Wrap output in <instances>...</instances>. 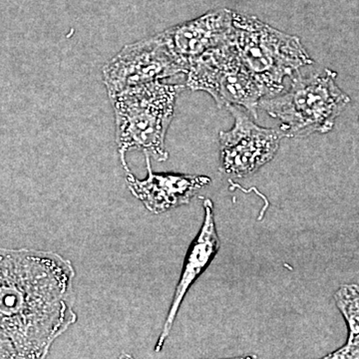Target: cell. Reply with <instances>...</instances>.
<instances>
[{
	"label": "cell",
	"mask_w": 359,
	"mask_h": 359,
	"mask_svg": "<svg viewBox=\"0 0 359 359\" xmlns=\"http://www.w3.org/2000/svg\"><path fill=\"white\" fill-rule=\"evenodd\" d=\"M202 201L205 212L204 221L197 237L193 241L187 252L183 269H182L178 285L175 290L169 313L167 314L162 332L155 346L156 353L162 351L165 342L171 334L177 314L189 290L210 266L221 247L216 221H215L214 204L212 200L208 198H202Z\"/></svg>",
	"instance_id": "obj_10"
},
{
	"label": "cell",
	"mask_w": 359,
	"mask_h": 359,
	"mask_svg": "<svg viewBox=\"0 0 359 359\" xmlns=\"http://www.w3.org/2000/svg\"><path fill=\"white\" fill-rule=\"evenodd\" d=\"M178 74H186L185 68L169 50L160 33L123 47L102 69L110 98Z\"/></svg>",
	"instance_id": "obj_6"
},
{
	"label": "cell",
	"mask_w": 359,
	"mask_h": 359,
	"mask_svg": "<svg viewBox=\"0 0 359 359\" xmlns=\"http://www.w3.org/2000/svg\"><path fill=\"white\" fill-rule=\"evenodd\" d=\"M337 76L327 68L306 74L299 70L290 77L287 91L262 99L259 107L280 120V130L285 137L328 133L351 103V97L335 81Z\"/></svg>",
	"instance_id": "obj_3"
},
{
	"label": "cell",
	"mask_w": 359,
	"mask_h": 359,
	"mask_svg": "<svg viewBox=\"0 0 359 359\" xmlns=\"http://www.w3.org/2000/svg\"><path fill=\"white\" fill-rule=\"evenodd\" d=\"M229 43L256 80L264 98L282 93L285 78L313 65L299 37L276 29L255 16L233 13Z\"/></svg>",
	"instance_id": "obj_4"
},
{
	"label": "cell",
	"mask_w": 359,
	"mask_h": 359,
	"mask_svg": "<svg viewBox=\"0 0 359 359\" xmlns=\"http://www.w3.org/2000/svg\"><path fill=\"white\" fill-rule=\"evenodd\" d=\"M233 11L218 9L175 25L160 35L175 58L185 68L208 50L226 43L233 27Z\"/></svg>",
	"instance_id": "obj_8"
},
{
	"label": "cell",
	"mask_w": 359,
	"mask_h": 359,
	"mask_svg": "<svg viewBox=\"0 0 359 359\" xmlns=\"http://www.w3.org/2000/svg\"><path fill=\"white\" fill-rule=\"evenodd\" d=\"M184 85L159 81L122 92L112 98L115 114L116 144L125 171L129 169L126 154L143 151L158 162L169 158L165 140L177 98Z\"/></svg>",
	"instance_id": "obj_2"
},
{
	"label": "cell",
	"mask_w": 359,
	"mask_h": 359,
	"mask_svg": "<svg viewBox=\"0 0 359 359\" xmlns=\"http://www.w3.org/2000/svg\"><path fill=\"white\" fill-rule=\"evenodd\" d=\"M186 86L210 94L219 108H244L254 119L264 98L256 80L228 41L195 59L186 72Z\"/></svg>",
	"instance_id": "obj_5"
},
{
	"label": "cell",
	"mask_w": 359,
	"mask_h": 359,
	"mask_svg": "<svg viewBox=\"0 0 359 359\" xmlns=\"http://www.w3.org/2000/svg\"><path fill=\"white\" fill-rule=\"evenodd\" d=\"M75 269L57 252L0 248V358H44L77 321Z\"/></svg>",
	"instance_id": "obj_1"
},
{
	"label": "cell",
	"mask_w": 359,
	"mask_h": 359,
	"mask_svg": "<svg viewBox=\"0 0 359 359\" xmlns=\"http://www.w3.org/2000/svg\"><path fill=\"white\" fill-rule=\"evenodd\" d=\"M226 109L235 124L229 131L219 132V169L231 178H245L275 158L285 135L280 130L259 126L244 108Z\"/></svg>",
	"instance_id": "obj_7"
},
{
	"label": "cell",
	"mask_w": 359,
	"mask_h": 359,
	"mask_svg": "<svg viewBox=\"0 0 359 359\" xmlns=\"http://www.w3.org/2000/svg\"><path fill=\"white\" fill-rule=\"evenodd\" d=\"M334 302L346 320L348 337L344 346L325 358L359 359V285H341L335 292Z\"/></svg>",
	"instance_id": "obj_11"
},
{
	"label": "cell",
	"mask_w": 359,
	"mask_h": 359,
	"mask_svg": "<svg viewBox=\"0 0 359 359\" xmlns=\"http://www.w3.org/2000/svg\"><path fill=\"white\" fill-rule=\"evenodd\" d=\"M148 175L136 178L126 170V182L132 195L152 214L159 215L188 205L201 189L209 185L211 179L202 175L154 173L150 155L145 154Z\"/></svg>",
	"instance_id": "obj_9"
}]
</instances>
